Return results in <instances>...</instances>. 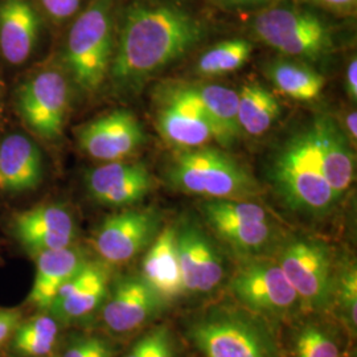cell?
Wrapping results in <instances>:
<instances>
[{"mask_svg":"<svg viewBox=\"0 0 357 357\" xmlns=\"http://www.w3.org/2000/svg\"><path fill=\"white\" fill-rule=\"evenodd\" d=\"M204 38V26L172 3H134L123 15L109 76L119 93L138 91Z\"/></svg>","mask_w":357,"mask_h":357,"instance_id":"6da1fadb","label":"cell"},{"mask_svg":"<svg viewBox=\"0 0 357 357\" xmlns=\"http://www.w3.org/2000/svg\"><path fill=\"white\" fill-rule=\"evenodd\" d=\"M270 178L283 203L298 213L324 216L339 202L323 175L312 125L284 143Z\"/></svg>","mask_w":357,"mask_h":357,"instance_id":"7a4b0ae2","label":"cell"},{"mask_svg":"<svg viewBox=\"0 0 357 357\" xmlns=\"http://www.w3.org/2000/svg\"><path fill=\"white\" fill-rule=\"evenodd\" d=\"M167 178L178 191L212 200H243L261 191L259 183L243 163L213 147L180 150L168 167Z\"/></svg>","mask_w":357,"mask_h":357,"instance_id":"3957f363","label":"cell"},{"mask_svg":"<svg viewBox=\"0 0 357 357\" xmlns=\"http://www.w3.org/2000/svg\"><path fill=\"white\" fill-rule=\"evenodd\" d=\"M114 0H91L72 26L65 63L77 86L96 93L109 76L114 54Z\"/></svg>","mask_w":357,"mask_h":357,"instance_id":"277c9868","label":"cell"},{"mask_svg":"<svg viewBox=\"0 0 357 357\" xmlns=\"http://www.w3.org/2000/svg\"><path fill=\"white\" fill-rule=\"evenodd\" d=\"M190 337L205 357H280L266 323L233 307H216L190 327Z\"/></svg>","mask_w":357,"mask_h":357,"instance_id":"5b68a950","label":"cell"},{"mask_svg":"<svg viewBox=\"0 0 357 357\" xmlns=\"http://www.w3.org/2000/svg\"><path fill=\"white\" fill-rule=\"evenodd\" d=\"M252 26L258 40L287 56L315 59L332 48L327 24L317 15L303 10H266L255 17Z\"/></svg>","mask_w":357,"mask_h":357,"instance_id":"8992f818","label":"cell"},{"mask_svg":"<svg viewBox=\"0 0 357 357\" xmlns=\"http://www.w3.org/2000/svg\"><path fill=\"white\" fill-rule=\"evenodd\" d=\"M301 302L314 310L330 306L336 293L330 250L324 243L296 238L287 243L278 261Z\"/></svg>","mask_w":357,"mask_h":357,"instance_id":"52a82bcc","label":"cell"},{"mask_svg":"<svg viewBox=\"0 0 357 357\" xmlns=\"http://www.w3.org/2000/svg\"><path fill=\"white\" fill-rule=\"evenodd\" d=\"M202 209L211 228L243 255L264 250L274 238V227L261 205L243 200H211Z\"/></svg>","mask_w":357,"mask_h":357,"instance_id":"ba28073f","label":"cell"},{"mask_svg":"<svg viewBox=\"0 0 357 357\" xmlns=\"http://www.w3.org/2000/svg\"><path fill=\"white\" fill-rule=\"evenodd\" d=\"M230 290L243 306L261 315L281 317L301 303L278 262L255 261L245 265L233 277Z\"/></svg>","mask_w":357,"mask_h":357,"instance_id":"9c48e42d","label":"cell"},{"mask_svg":"<svg viewBox=\"0 0 357 357\" xmlns=\"http://www.w3.org/2000/svg\"><path fill=\"white\" fill-rule=\"evenodd\" d=\"M17 107L26 126L44 139L61 135L69 109V86L57 70L29 78L17 91Z\"/></svg>","mask_w":357,"mask_h":357,"instance_id":"30bf717a","label":"cell"},{"mask_svg":"<svg viewBox=\"0 0 357 357\" xmlns=\"http://www.w3.org/2000/svg\"><path fill=\"white\" fill-rule=\"evenodd\" d=\"M159 227L153 211H126L107 217L97 230L94 248L109 264H123L153 241Z\"/></svg>","mask_w":357,"mask_h":357,"instance_id":"8fae6325","label":"cell"},{"mask_svg":"<svg viewBox=\"0 0 357 357\" xmlns=\"http://www.w3.org/2000/svg\"><path fill=\"white\" fill-rule=\"evenodd\" d=\"M143 142L144 131L141 122L128 110H114L78 131L81 149L93 159L103 162L122 160Z\"/></svg>","mask_w":357,"mask_h":357,"instance_id":"7c38bea8","label":"cell"},{"mask_svg":"<svg viewBox=\"0 0 357 357\" xmlns=\"http://www.w3.org/2000/svg\"><path fill=\"white\" fill-rule=\"evenodd\" d=\"M13 231L17 241L36 255L70 246L76 238V224L63 205H38L13 217Z\"/></svg>","mask_w":357,"mask_h":357,"instance_id":"4fadbf2b","label":"cell"},{"mask_svg":"<svg viewBox=\"0 0 357 357\" xmlns=\"http://www.w3.org/2000/svg\"><path fill=\"white\" fill-rule=\"evenodd\" d=\"M176 252L185 291L209 293L222 281L221 257L197 225L184 224L176 229Z\"/></svg>","mask_w":357,"mask_h":357,"instance_id":"5bb4252c","label":"cell"},{"mask_svg":"<svg viewBox=\"0 0 357 357\" xmlns=\"http://www.w3.org/2000/svg\"><path fill=\"white\" fill-rule=\"evenodd\" d=\"M153 185V176L142 163L107 162L86 175L90 196L109 206L135 204L151 191Z\"/></svg>","mask_w":357,"mask_h":357,"instance_id":"9a60e30c","label":"cell"},{"mask_svg":"<svg viewBox=\"0 0 357 357\" xmlns=\"http://www.w3.org/2000/svg\"><path fill=\"white\" fill-rule=\"evenodd\" d=\"M162 298L142 277H130L115 284L102 310V319L109 330L130 332L159 311Z\"/></svg>","mask_w":357,"mask_h":357,"instance_id":"2e32d148","label":"cell"},{"mask_svg":"<svg viewBox=\"0 0 357 357\" xmlns=\"http://www.w3.org/2000/svg\"><path fill=\"white\" fill-rule=\"evenodd\" d=\"M156 125L160 135L180 150L203 147L213 138V130L202 109L190 98L172 89L159 110Z\"/></svg>","mask_w":357,"mask_h":357,"instance_id":"e0dca14e","label":"cell"},{"mask_svg":"<svg viewBox=\"0 0 357 357\" xmlns=\"http://www.w3.org/2000/svg\"><path fill=\"white\" fill-rule=\"evenodd\" d=\"M41 22L28 0H0V52L7 63H26L35 51Z\"/></svg>","mask_w":357,"mask_h":357,"instance_id":"ac0fdd59","label":"cell"},{"mask_svg":"<svg viewBox=\"0 0 357 357\" xmlns=\"http://www.w3.org/2000/svg\"><path fill=\"white\" fill-rule=\"evenodd\" d=\"M318 142L323 175L337 200L344 196L355 178V158L349 139L330 116H319L312 123Z\"/></svg>","mask_w":357,"mask_h":357,"instance_id":"d6986e66","label":"cell"},{"mask_svg":"<svg viewBox=\"0 0 357 357\" xmlns=\"http://www.w3.org/2000/svg\"><path fill=\"white\" fill-rule=\"evenodd\" d=\"M107 286L106 270L86 262L72 280L61 286L50 311L54 318L64 321L85 318L102 305L107 295Z\"/></svg>","mask_w":357,"mask_h":357,"instance_id":"ffe728a7","label":"cell"},{"mask_svg":"<svg viewBox=\"0 0 357 357\" xmlns=\"http://www.w3.org/2000/svg\"><path fill=\"white\" fill-rule=\"evenodd\" d=\"M196 103L213 130V138L230 147L241 135L238 125V93L220 85H183L171 88Z\"/></svg>","mask_w":357,"mask_h":357,"instance_id":"44dd1931","label":"cell"},{"mask_svg":"<svg viewBox=\"0 0 357 357\" xmlns=\"http://www.w3.org/2000/svg\"><path fill=\"white\" fill-rule=\"evenodd\" d=\"M86 259L77 248L66 246L36 255V275L29 293V303L40 310H50L61 286L72 280Z\"/></svg>","mask_w":357,"mask_h":357,"instance_id":"7402d4cb","label":"cell"},{"mask_svg":"<svg viewBox=\"0 0 357 357\" xmlns=\"http://www.w3.org/2000/svg\"><path fill=\"white\" fill-rule=\"evenodd\" d=\"M43 156L26 135L13 134L0 143V188L22 192L33 190L43 178Z\"/></svg>","mask_w":357,"mask_h":357,"instance_id":"603a6c76","label":"cell"},{"mask_svg":"<svg viewBox=\"0 0 357 357\" xmlns=\"http://www.w3.org/2000/svg\"><path fill=\"white\" fill-rule=\"evenodd\" d=\"M142 270V278L160 298L174 299L185 293L176 252V228L168 227L153 240Z\"/></svg>","mask_w":357,"mask_h":357,"instance_id":"cb8c5ba5","label":"cell"},{"mask_svg":"<svg viewBox=\"0 0 357 357\" xmlns=\"http://www.w3.org/2000/svg\"><path fill=\"white\" fill-rule=\"evenodd\" d=\"M281 105L275 96L261 84H246L238 91V125L243 132L258 137L273 126Z\"/></svg>","mask_w":357,"mask_h":357,"instance_id":"d4e9b609","label":"cell"},{"mask_svg":"<svg viewBox=\"0 0 357 357\" xmlns=\"http://www.w3.org/2000/svg\"><path fill=\"white\" fill-rule=\"evenodd\" d=\"M270 81L284 96L299 102H311L321 94L326 79L307 65L275 61L268 68Z\"/></svg>","mask_w":357,"mask_h":357,"instance_id":"484cf974","label":"cell"},{"mask_svg":"<svg viewBox=\"0 0 357 357\" xmlns=\"http://www.w3.org/2000/svg\"><path fill=\"white\" fill-rule=\"evenodd\" d=\"M59 324L54 317L41 314L22 321L13 333V349L26 357H44L54 348Z\"/></svg>","mask_w":357,"mask_h":357,"instance_id":"4316f807","label":"cell"},{"mask_svg":"<svg viewBox=\"0 0 357 357\" xmlns=\"http://www.w3.org/2000/svg\"><path fill=\"white\" fill-rule=\"evenodd\" d=\"M252 51L253 45L243 38L222 41L200 57L197 72L203 76H221L236 72L249 60Z\"/></svg>","mask_w":357,"mask_h":357,"instance_id":"83f0119b","label":"cell"},{"mask_svg":"<svg viewBox=\"0 0 357 357\" xmlns=\"http://www.w3.org/2000/svg\"><path fill=\"white\" fill-rule=\"evenodd\" d=\"M295 357H339L331 333L315 324H307L295 336Z\"/></svg>","mask_w":357,"mask_h":357,"instance_id":"f1b7e54d","label":"cell"},{"mask_svg":"<svg viewBox=\"0 0 357 357\" xmlns=\"http://www.w3.org/2000/svg\"><path fill=\"white\" fill-rule=\"evenodd\" d=\"M175 347L171 332L166 327H159L149 332L134 345L125 357H174Z\"/></svg>","mask_w":357,"mask_h":357,"instance_id":"f546056e","label":"cell"},{"mask_svg":"<svg viewBox=\"0 0 357 357\" xmlns=\"http://www.w3.org/2000/svg\"><path fill=\"white\" fill-rule=\"evenodd\" d=\"M339 299L348 326L356 330L357 324V273L356 268H348L340 280Z\"/></svg>","mask_w":357,"mask_h":357,"instance_id":"4dcf8cb0","label":"cell"},{"mask_svg":"<svg viewBox=\"0 0 357 357\" xmlns=\"http://www.w3.org/2000/svg\"><path fill=\"white\" fill-rule=\"evenodd\" d=\"M44 10L56 20H64L76 13L81 0H40Z\"/></svg>","mask_w":357,"mask_h":357,"instance_id":"1f68e13d","label":"cell"},{"mask_svg":"<svg viewBox=\"0 0 357 357\" xmlns=\"http://www.w3.org/2000/svg\"><path fill=\"white\" fill-rule=\"evenodd\" d=\"M22 323V312L15 308L0 310V345L4 344Z\"/></svg>","mask_w":357,"mask_h":357,"instance_id":"d6a6232c","label":"cell"},{"mask_svg":"<svg viewBox=\"0 0 357 357\" xmlns=\"http://www.w3.org/2000/svg\"><path fill=\"white\" fill-rule=\"evenodd\" d=\"M100 342L101 339H97V337H86V339L77 340L75 344L70 345L65 351L63 357H89L91 352L97 348V345L100 344Z\"/></svg>","mask_w":357,"mask_h":357,"instance_id":"836d02e7","label":"cell"},{"mask_svg":"<svg viewBox=\"0 0 357 357\" xmlns=\"http://www.w3.org/2000/svg\"><path fill=\"white\" fill-rule=\"evenodd\" d=\"M347 91L349 98L355 102L357 100V60L354 57L347 70Z\"/></svg>","mask_w":357,"mask_h":357,"instance_id":"e575fe53","label":"cell"},{"mask_svg":"<svg viewBox=\"0 0 357 357\" xmlns=\"http://www.w3.org/2000/svg\"><path fill=\"white\" fill-rule=\"evenodd\" d=\"M113 348L101 339L100 344L97 345V348L91 352L89 357H113Z\"/></svg>","mask_w":357,"mask_h":357,"instance_id":"d590c367","label":"cell"},{"mask_svg":"<svg viewBox=\"0 0 357 357\" xmlns=\"http://www.w3.org/2000/svg\"><path fill=\"white\" fill-rule=\"evenodd\" d=\"M356 112H354V113H351V114L348 115V118H347V128H348V132H349L351 138L354 137V141H356Z\"/></svg>","mask_w":357,"mask_h":357,"instance_id":"8d00e7d4","label":"cell"},{"mask_svg":"<svg viewBox=\"0 0 357 357\" xmlns=\"http://www.w3.org/2000/svg\"><path fill=\"white\" fill-rule=\"evenodd\" d=\"M320 1L330 7H335V8H345L355 3V0H320Z\"/></svg>","mask_w":357,"mask_h":357,"instance_id":"74e56055","label":"cell"},{"mask_svg":"<svg viewBox=\"0 0 357 357\" xmlns=\"http://www.w3.org/2000/svg\"><path fill=\"white\" fill-rule=\"evenodd\" d=\"M258 1H261V0H225V3H228V4H231V6H250V4H255V3H258Z\"/></svg>","mask_w":357,"mask_h":357,"instance_id":"f35d334b","label":"cell"},{"mask_svg":"<svg viewBox=\"0 0 357 357\" xmlns=\"http://www.w3.org/2000/svg\"><path fill=\"white\" fill-rule=\"evenodd\" d=\"M3 113V105H1V85H0V115Z\"/></svg>","mask_w":357,"mask_h":357,"instance_id":"ab89813d","label":"cell"}]
</instances>
